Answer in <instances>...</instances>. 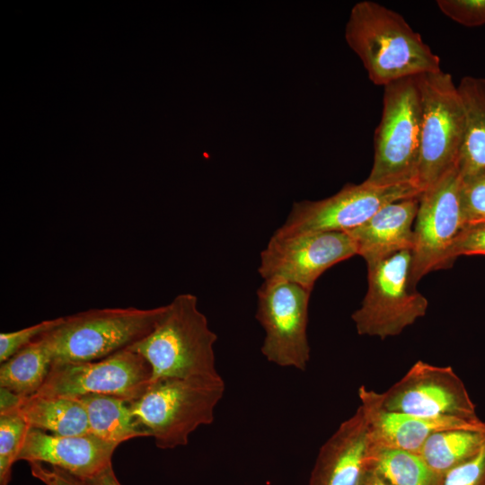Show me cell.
<instances>
[{
    "label": "cell",
    "instance_id": "cell-1",
    "mask_svg": "<svg viewBox=\"0 0 485 485\" xmlns=\"http://www.w3.org/2000/svg\"><path fill=\"white\" fill-rule=\"evenodd\" d=\"M345 40L376 85L441 70L439 57L420 34L400 13L376 2L353 5Z\"/></svg>",
    "mask_w": 485,
    "mask_h": 485
},
{
    "label": "cell",
    "instance_id": "cell-2",
    "mask_svg": "<svg viewBox=\"0 0 485 485\" xmlns=\"http://www.w3.org/2000/svg\"><path fill=\"white\" fill-rule=\"evenodd\" d=\"M216 334L198 309L190 293L176 295L155 328L129 349L150 365L152 381L159 378L211 377L218 375L214 346Z\"/></svg>",
    "mask_w": 485,
    "mask_h": 485
},
{
    "label": "cell",
    "instance_id": "cell-3",
    "mask_svg": "<svg viewBox=\"0 0 485 485\" xmlns=\"http://www.w3.org/2000/svg\"><path fill=\"white\" fill-rule=\"evenodd\" d=\"M225 385L220 375L211 377L159 378L132 401L139 424L162 449L188 444L198 427L214 421L215 409Z\"/></svg>",
    "mask_w": 485,
    "mask_h": 485
},
{
    "label": "cell",
    "instance_id": "cell-4",
    "mask_svg": "<svg viewBox=\"0 0 485 485\" xmlns=\"http://www.w3.org/2000/svg\"><path fill=\"white\" fill-rule=\"evenodd\" d=\"M165 305L154 308H93L63 316L46 333L53 362H90L127 349L157 325Z\"/></svg>",
    "mask_w": 485,
    "mask_h": 485
},
{
    "label": "cell",
    "instance_id": "cell-5",
    "mask_svg": "<svg viewBox=\"0 0 485 485\" xmlns=\"http://www.w3.org/2000/svg\"><path fill=\"white\" fill-rule=\"evenodd\" d=\"M384 88L373 166L366 181L375 186L415 183L422 113L419 77L400 79Z\"/></svg>",
    "mask_w": 485,
    "mask_h": 485
},
{
    "label": "cell",
    "instance_id": "cell-6",
    "mask_svg": "<svg viewBox=\"0 0 485 485\" xmlns=\"http://www.w3.org/2000/svg\"><path fill=\"white\" fill-rule=\"evenodd\" d=\"M419 77L421 129L414 179L422 192L457 166L465 132L463 104L457 85L442 70Z\"/></svg>",
    "mask_w": 485,
    "mask_h": 485
},
{
    "label": "cell",
    "instance_id": "cell-7",
    "mask_svg": "<svg viewBox=\"0 0 485 485\" xmlns=\"http://www.w3.org/2000/svg\"><path fill=\"white\" fill-rule=\"evenodd\" d=\"M411 260L405 250L366 262L367 291L351 315L359 335L394 337L426 314L427 298L410 286Z\"/></svg>",
    "mask_w": 485,
    "mask_h": 485
},
{
    "label": "cell",
    "instance_id": "cell-8",
    "mask_svg": "<svg viewBox=\"0 0 485 485\" xmlns=\"http://www.w3.org/2000/svg\"><path fill=\"white\" fill-rule=\"evenodd\" d=\"M462 176L458 165L420 195L414 223L410 286L427 274L451 268L454 244L464 227L461 202Z\"/></svg>",
    "mask_w": 485,
    "mask_h": 485
},
{
    "label": "cell",
    "instance_id": "cell-9",
    "mask_svg": "<svg viewBox=\"0 0 485 485\" xmlns=\"http://www.w3.org/2000/svg\"><path fill=\"white\" fill-rule=\"evenodd\" d=\"M312 291L295 283L263 279L255 317L264 330L261 353L269 362L304 371L310 360L307 336Z\"/></svg>",
    "mask_w": 485,
    "mask_h": 485
},
{
    "label": "cell",
    "instance_id": "cell-10",
    "mask_svg": "<svg viewBox=\"0 0 485 485\" xmlns=\"http://www.w3.org/2000/svg\"><path fill=\"white\" fill-rule=\"evenodd\" d=\"M421 193L413 182L391 186H375L366 181L348 183L329 198L295 202L286 221L275 232H348L366 222L383 207Z\"/></svg>",
    "mask_w": 485,
    "mask_h": 485
},
{
    "label": "cell",
    "instance_id": "cell-11",
    "mask_svg": "<svg viewBox=\"0 0 485 485\" xmlns=\"http://www.w3.org/2000/svg\"><path fill=\"white\" fill-rule=\"evenodd\" d=\"M385 410L426 418H454L482 423L476 406L462 379L453 367L435 366L422 360L387 391L376 392Z\"/></svg>",
    "mask_w": 485,
    "mask_h": 485
},
{
    "label": "cell",
    "instance_id": "cell-12",
    "mask_svg": "<svg viewBox=\"0 0 485 485\" xmlns=\"http://www.w3.org/2000/svg\"><path fill=\"white\" fill-rule=\"evenodd\" d=\"M152 376L148 362L127 348L95 361L53 362L46 381L34 394H106L137 400L149 386Z\"/></svg>",
    "mask_w": 485,
    "mask_h": 485
},
{
    "label": "cell",
    "instance_id": "cell-13",
    "mask_svg": "<svg viewBox=\"0 0 485 485\" xmlns=\"http://www.w3.org/2000/svg\"><path fill=\"white\" fill-rule=\"evenodd\" d=\"M355 255L356 243L346 232H274L260 252L258 272L263 279H283L313 291L328 269Z\"/></svg>",
    "mask_w": 485,
    "mask_h": 485
},
{
    "label": "cell",
    "instance_id": "cell-14",
    "mask_svg": "<svg viewBox=\"0 0 485 485\" xmlns=\"http://www.w3.org/2000/svg\"><path fill=\"white\" fill-rule=\"evenodd\" d=\"M117 447L91 433L57 436L30 428L18 461L43 463L89 481L112 466Z\"/></svg>",
    "mask_w": 485,
    "mask_h": 485
},
{
    "label": "cell",
    "instance_id": "cell-15",
    "mask_svg": "<svg viewBox=\"0 0 485 485\" xmlns=\"http://www.w3.org/2000/svg\"><path fill=\"white\" fill-rule=\"evenodd\" d=\"M360 407L363 410L370 439V446L394 448L419 452L433 434L455 428H480V424L454 418H426L391 411L384 409L377 400L376 392L365 386L358 389Z\"/></svg>",
    "mask_w": 485,
    "mask_h": 485
},
{
    "label": "cell",
    "instance_id": "cell-16",
    "mask_svg": "<svg viewBox=\"0 0 485 485\" xmlns=\"http://www.w3.org/2000/svg\"><path fill=\"white\" fill-rule=\"evenodd\" d=\"M370 448L360 406L322 445L311 485H359Z\"/></svg>",
    "mask_w": 485,
    "mask_h": 485
},
{
    "label": "cell",
    "instance_id": "cell-17",
    "mask_svg": "<svg viewBox=\"0 0 485 485\" xmlns=\"http://www.w3.org/2000/svg\"><path fill=\"white\" fill-rule=\"evenodd\" d=\"M420 196L392 202L361 225L348 231L366 262L411 250Z\"/></svg>",
    "mask_w": 485,
    "mask_h": 485
},
{
    "label": "cell",
    "instance_id": "cell-18",
    "mask_svg": "<svg viewBox=\"0 0 485 485\" xmlns=\"http://www.w3.org/2000/svg\"><path fill=\"white\" fill-rule=\"evenodd\" d=\"M15 410L32 428L57 436L90 433L86 411L75 397L32 394L23 397Z\"/></svg>",
    "mask_w": 485,
    "mask_h": 485
},
{
    "label": "cell",
    "instance_id": "cell-19",
    "mask_svg": "<svg viewBox=\"0 0 485 485\" xmlns=\"http://www.w3.org/2000/svg\"><path fill=\"white\" fill-rule=\"evenodd\" d=\"M75 398L86 411L90 433L99 438L119 445L131 438L148 436L134 415L133 400L106 394Z\"/></svg>",
    "mask_w": 485,
    "mask_h": 485
},
{
    "label": "cell",
    "instance_id": "cell-20",
    "mask_svg": "<svg viewBox=\"0 0 485 485\" xmlns=\"http://www.w3.org/2000/svg\"><path fill=\"white\" fill-rule=\"evenodd\" d=\"M463 104L465 132L458 161L462 178L485 168V78L466 75L457 85Z\"/></svg>",
    "mask_w": 485,
    "mask_h": 485
},
{
    "label": "cell",
    "instance_id": "cell-21",
    "mask_svg": "<svg viewBox=\"0 0 485 485\" xmlns=\"http://www.w3.org/2000/svg\"><path fill=\"white\" fill-rule=\"evenodd\" d=\"M46 333L1 363L0 387L22 397L31 396L39 391L54 361Z\"/></svg>",
    "mask_w": 485,
    "mask_h": 485
},
{
    "label": "cell",
    "instance_id": "cell-22",
    "mask_svg": "<svg viewBox=\"0 0 485 485\" xmlns=\"http://www.w3.org/2000/svg\"><path fill=\"white\" fill-rule=\"evenodd\" d=\"M485 438L484 426L480 428L446 429L431 435L419 454L438 475L467 461L481 449Z\"/></svg>",
    "mask_w": 485,
    "mask_h": 485
},
{
    "label": "cell",
    "instance_id": "cell-23",
    "mask_svg": "<svg viewBox=\"0 0 485 485\" xmlns=\"http://www.w3.org/2000/svg\"><path fill=\"white\" fill-rule=\"evenodd\" d=\"M366 469L391 485H442L419 454L394 448L370 446Z\"/></svg>",
    "mask_w": 485,
    "mask_h": 485
},
{
    "label": "cell",
    "instance_id": "cell-24",
    "mask_svg": "<svg viewBox=\"0 0 485 485\" xmlns=\"http://www.w3.org/2000/svg\"><path fill=\"white\" fill-rule=\"evenodd\" d=\"M30 426L17 410L0 414V485H7Z\"/></svg>",
    "mask_w": 485,
    "mask_h": 485
},
{
    "label": "cell",
    "instance_id": "cell-25",
    "mask_svg": "<svg viewBox=\"0 0 485 485\" xmlns=\"http://www.w3.org/2000/svg\"><path fill=\"white\" fill-rule=\"evenodd\" d=\"M461 202L465 224L485 220V168L462 178Z\"/></svg>",
    "mask_w": 485,
    "mask_h": 485
},
{
    "label": "cell",
    "instance_id": "cell-26",
    "mask_svg": "<svg viewBox=\"0 0 485 485\" xmlns=\"http://www.w3.org/2000/svg\"><path fill=\"white\" fill-rule=\"evenodd\" d=\"M63 321L62 317L45 320L34 325L0 334V362L3 363L17 352L30 345L46 332L57 327Z\"/></svg>",
    "mask_w": 485,
    "mask_h": 485
},
{
    "label": "cell",
    "instance_id": "cell-27",
    "mask_svg": "<svg viewBox=\"0 0 485 485\" xmlns=\"http://www.w3.org/2000/svg\"><path fill=\"white\" fill-rule=\"evenodd\" d=\"M436 4L446 17L461 25H485V0H437Z\"/></svg>",
    "mask_w": 485,
    "mask_h": 485
},
{
    "label": "cell",
    "instance_id": "cell-28",
    "mask_svg": "<svg viewBox=\"0 0 485 485\" xmlns=\"http://www.w3.org/2000/svg\"><path fill=\"white\" fill-rule=\"evenodd\" d=\"M442 485H485V438L476 454L444 476Z\"/></svg>",
    "mask_w": 485,
    "mask_h": 485
},
{
    "label": "cell",
    "instance_id": "cell-29",
    "mask_svg": "<svg viewBox=\"0 0 485 485\" xmlns=\"http://www.w3.org/2000/svg\"><path fill=\"white\" fill-rule=\"evenodd\" d=\"M485 256V220L466 224L459 234L451 252L453 263L460 256Z\"/></svg>",
    "mask_w": 485,
    "mask_h": 485
},
{
    "label": "cell",
    "instance_id": "cell-30",
    "mask_svg": "<svg viewBox=\"0 0 485 485\" xmlns=\"http://www.w3.org/2000/svg\"><path fill=\"white\" fill-rule=\"evenodd\" d=\"M31 474L45 485H92L60 468L40 462L29 463Z\"/></svg>",
    "mask_w": 485,
    "mask_h": 485
},
{
    "label": "cell",
    "instance_id": "cell-31",
    "mask_svg": "<svg viewBox=\"0 0 485 485\" xmlns=\"http://www.w3.org/2000/svg\"><path fill=\"white\" fill-rule=\"evenodd\" d=\"M22 398L6 388L0 387V414L15 410Z\"/></svg>",
    "mask_w": 485,
    "mask_h": 485
},
{
    "label": "cell",
    "instance_id": "cell-32",
    "mask_svg": "<svg viewBox=\"0 0 485 485\" xmlns=\"http://www.w3.org/2000/svg\"><path fill=\"white\" fill-rule=\"evenodd\" d=\"M88 481L92 485H121L113 472L112 466Z\"/></svg>",
    "mask_w": 485,
    "mask_h": 485
},
{
    "label": "cell",
    "instance_id": "cell-33",
    "mask_svg": "<svg viewBox=\"0 0 485 485\" xmlns=\"http://www.w3.org/2000/svg\"><path fill=\"white\" fill-rule=\"evenodd\" d=\"M359 485H391L376 475L374 472L366 469Z\"/></svg>",
    "mask_w": 485,
    "mask_h": 485
}]
</instances>
